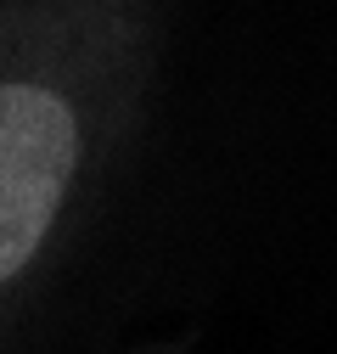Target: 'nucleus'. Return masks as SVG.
Returning a JSON list of instances; mask_svg holds the SVG:
<instances>
[{
  "instance_id": "nucleus-1",
  "label": "nucleus",
  "mask_w": 337,
  "mask_h": 354,
  "mask_svg": "<svg viewBox=\"0 0 337 354\" xmlns=\"http://www.w3.org/2000/svg\"><path fill=\"white\" fill-rule=\"evenodd\" d=\"M73 113L39 84H0V281L34 259L73 174Z\"/></svg>"
}]
</instances>
